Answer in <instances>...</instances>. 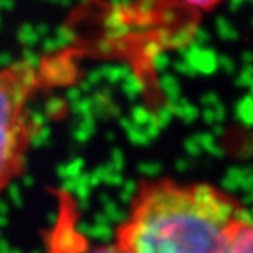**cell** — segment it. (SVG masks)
Wrapping results in <instances>:
<instances>
[{
  "label": "cell",
  "mask_w": 253,
  "mask_h": 253,
  "mask_svg": "<svg viewBox=\"0 0 253 253\" xmlns=\"http://www.w3.org/2000/svg\"><path fill=\"white\" fill-rule=\"evenodd\" d=\"M115 244L128 253H253V217L215 184L150 179L135 191Z\"/></svg>",
  "instance_id": "6da1fadb"
},
{
  "label": "cell",
  "mask_w": 253,
  "mask_h": 253,
  "mask_svg": "<svg viewBox=\"0 0 253 253\" xmlns=\"http://www.w3.org/2000/svg\"><path fill=\"white\" fill-rule=\"evenodd\" d=\"M44 81V69L32 61L0 68V192L25 166L33 138L30 104Z\"/></svg>",
  "instance_id": "7a4b0ae2"
},
{
  "label": "cell",
  "mask_w": 253,
  "mask_h": 253,
  "mask_svg": "<svg viewBox=\"0 0 253 253\" xmlns=\"http://www.w3.org/2000/svg\"><path fill=\"white\" fill-rule=\"evenodd\" d=\"M81 253H128V252L114 242V244H109V245H100V247H94V249L83 250Z\"/></svg>",
  "instance_id": "3957f363"
},
{
  "label": "cell",
  "mask_w": 253,
  "mask_h": 253,
  "mask_svg": "<svg viewBox=\"0 0 253 253\" xmlns=\"http://www.w3.org/2000/svg\"><path fill=\"white\" fill-rule=\"evenodd\" d=\"M181 2L191 5V7L201 8V10H211V8H215L217 5H220L222 2H225V0H181Z\"/></svg>",
  "instance_id": "277c9868"
}]
</instances>
